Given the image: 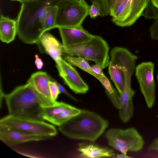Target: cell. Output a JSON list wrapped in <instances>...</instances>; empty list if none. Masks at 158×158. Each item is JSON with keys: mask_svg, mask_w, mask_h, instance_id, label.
Segmentation results:
<instances>
[{"mask_svg": "<svg viewBox=\"0 0 158 158\" xmlns=\"http://www.w3.org/2000/svg\"><path fill=\"white\" fill-rule=\"evenodd\" d=\"M4 98L9 114L40 120H44V107L54 106L58 102L44 99L30 82L16 87L10 93L4 94Z\"/></svg>", "mask_w": 158, "mask_h": 158, "instance_id": "1", "label": "cell"}, {"mask_svg": "<svg viewBox=\"0 0 158 158\" xmlns=\"http://www.w3.org/2000/svg\"><path fill=\"white\" fill-rule=\"evenodd\" d=\"M60 0H40L22 3L17 19V34L27 44L39 43L44 33V19L48 9Z\"/></svg>", "mask_w": 158, "mask_h": 158, "instance_id": "2", "label": "cell"}, {"mask_svg": "<svg viewBox=\"0 0 158 158\" xmlns=\"http://www.w3.org/2000/svg\"><path fill=\"white\" fill-rule=\"evenodd\" d=\"M108 120L98 114L86 110L59 126L58 129L70 139L94 142L108 127Z\"/></svg>", "mask_w": 158, "mask_h": 158, "instance_id": "3", "label": "cell"}, {"mask_svg": "<svg viewBox=\"0 0 158 158\" xmlns=\"http://www.w3.org/2000/svg\"><path fill=\"white\" fill-rule=\"evenodd\" d=\"M109 46L101 36L94 35L89 41L81 44L63 47L62 55L80 57L94 61L102 69L108 66L109 56Z\"/></svg>", "mask_w": 158, "mask_h": 158, "instance_id": "4", "label": "cell"}, {"mask_svg": "<svg viewBox=\"0 0 158 158\" xmlns=\"http://www.w3.org/2000/svg\"><path fill=\"white\" fill-rule=\"evenodd\" d=\"M56 5L58 10L55 28L81 25L89 15V6L84 0H60Z\"/></svg>", "mask_w": 158, "mask_h": 158, "instance_id": "5", "label": "cell"}, {"mask_svg": "<svg viewBox=\"0 0 158 158\" xmlns=\"http://www.w3.org/2000/svg\"><path fill=\"white\" fill-rule=\"evenodd\" d=\"M105 136L110 146L125 154L128 151L141 150L144 144L142 137L133 127L126 129L111 128L106 131Z\"/></svg>", "mask_w": 158, "mask_h": 158, "instance_id": "6", "label": "cell"}, {"mask_svg": "<svg viewBox=\"0 0 158 158\" xmlns=\"http://www.w3.org/2000/svg\"><path fill=\"white\" fill-rule=\"evenodd\" d=\"M0 126L51 137L57 134L54 126L44 120L18 117L10 114L0 119Z\"/></svg>", "mask_w": 158, "mask_h": 158, "instance_id": "7", "label": "cell"}, {"mask_svg": "<svg viewBox=\"0 0 158 158\" xmlns=\"http://www.w3.org/2000/svg\"><path fill=\"white\" fill-rule=\"evenodd\" d=\"M154 68L152 62H143L138 65L135 68V76L141 92L149 108L152 107L155 101Z\"/></svg>", "mask_w": 158, "mask_h": 158, "instance_id": "8", "label": "cell"}, {"mask_svg": "<svg viewBox=\"0 0 158 158\" xmlns=\"http://www.w3.org/2000/svg\"><path fill=\"white\" fill-rule=\"evenodd\" d=\"M150 0H127L122 5L123 9L111 20L116 25L122 27L130 26L142 15Z\"/></svg>", "mask_w": 158, "mask_h": 158, "instance_id": "9", "label": "cell"}, {"mask_svg": "<svg viewBox=\"0 0 158 158\" xmlns=\"http://www.w3.org/2000/svg\"><path fill=\"white\" fill-rule=\"evenodd\" d=\"M50 136L33 134L21 130L0 126V139L8 146L51 138Z\"/></svg>", "mask_w": 158, "mask_h": 158, "instance_id": "10", "label": "cell"}, {"mask_svg": "<svg viewBox=\"0 0 158 158\" xmlns=\"http://www.w3.org/2000/svg\"><path fill=\"white\" fill-rule=\"evenodd\" d=\"M61 66L62 71L59 73L65 84L76 94L86 93L89 90V87L76 69L63 59L61 60Z\"/></svg>", "mask_w": 158, "mask_h": 158, "instance_id": "11", "label": "cell"}, {"mask_svg": "<svg viewBox=\"0 0 158 158\" xmlns=\"http://www.w3.org/2000/svg\"><path fill=\"white\" fill-rule=\"evenodd\" d=\"M63 47L81 44L90 40L93 35L84 29L81 25L70 27L58 28Z\"/></svg>", "mask_w": 158, "mask_h": 158, "instance_id": "12", "label": "cell"}, {"mask_svg": "<svg viewBox=\"0 0 158 158\" xmlns=\"http://www.w3.org/2000/svg\"><path fill=\"white\" fill-rule=\"evenodd\" d=\"M39 43H41L45 52L56 62L59 73L61 72L62 71L61 66L62 44L51 34L47 31L41 35Z\"/></svg>", "mask_w": 158, "mask_h": 158, "instance_id": "13", "label": "cell"}, {"mask_svg": "<svg viewBox=\"0 0 158 158\" xmlns=\"http://www.w3.org/2000/svg\"><path fill=\"white\" fill-rule=\"evenodd\" d=\"M50 76L44 72L38 71L32 74L27 82L31 83L37 93L44 99L54 102L51 97L49 81Z\"/></svg>", "mask_w": 158, "mask_h": 158, "instance_id": "14", "label": "cell"}, {"mask_svg": "<svg viewBox=\"0 0 158 158\" xmlns=\"http://www.w3.org/2000/svg\"><path fill=\"white\" fill-rule=\"evenodd\" d=\"M78 151L80 152L79 156L81 158L113 157L115 155L113 149L93 143H80Z\"/></svg>", "mask_w": 158, "mask_h": 158, "instance_id": "15", "label": "cell"}, {"mask_svg": "<svg viewBox=\"0 0 158 158\" xmlns=\"http://www.w3.org/2000/svg\"><path fill=\"white\" fill-rule=\"evenodd\" d=\"M64 59L71 65L78 67L96 78L100 81L106 90L109 92L112 90L113 86L107 78L105 75L101 76L95 73L87 60L80 57L68 56H65Z\"/></svg>", "mask_w": 158, "mask_h": 158, "instance_id": "16", "label": "cell"}, {"mask_svg": "<svg viewBox=\"0 0 158 158\" xmlns=\"http://www.w3.org/2000/svg\"><path fill=\"white\" fill-rule=\"evenodd\" d=\"M17 34L16 20L1 15L0 19V38L4 43H9L13 41Z\"/></svg>", "mask_w": 158, "mask_h": 158, "instance_id": "17", "label": "cell"}, {"mask_svg": "<svg viewBox=\"0 0 158 158\" xmlns=\"http://www.w3.org/2000/svg\"><path fill=\"white\" fill-rule=\"evenodd\" d=\"M125 67L122 65L111 60L110 61L109 74L120 94L123 92L125 87Z\"/></svg>", "mask_w": 158, "mask_h": 158, "instance_id": "18", "label": "cell"}, {"mask_svg": "<svg viewBox=\"0 0 158 158\" xmlns=\"http://www.w3.org/2000/svg\"><path fill=\"white\" fill-rule=\"evenodd\" d=\"M81 111V110L73 106L47 118L46 120L59 127L79 114Z\"/></svg>", "mask_w": 158, "mask_h": 158, "instance_id": "19", "label": "cell"}, {"mask_svg": "<svg viewBox=\"0 0 158 158\" xmlns=\"http://www.w3.org/2000/svg\"><path fill=\"white\" fill-rule=\"evenodd\" d=\"M72 106L61 102H58L56 105L48 107H44L43 112V120H46L61 112L71 108Z\"/></svg>", "mask_w": 158, "mask_h": 158, "instance_id": "20", "label": "cell"}, {"mask_svg": "<svg viewBox=\"0 0 158 158\" xmlns=\"http://www.w3.org/2000/svg\"><path fill=\"white\" fill-rule=\"evenodd\" d=\"M57 10L55 5L51 6L47 11L44 19V33L55 28Z\"/></svg>", "mask_w": 158, "mask_h": 158, "instance_id": "21", "label": "cell"}, {"mask_svg": "<svg viewBox=\"0 0 158 158\" xmlns=\"http://www.w3.org/2000/svg\"><path fill=\"white\" fill-rule=\"evenodd\" d=\"M118 110L119 116L122 121L124 123L128 122L133 115V105L132 100L120 106Z\"/></svg>", "mask_w": 158, "mask_h": 158, "instance_id": "22", "label": "cell"}, {"mask_svg": "<svg viewBox=\"0 0 158 158\" xmlns=\"http://www.w3.org/2000/svg\"><path fill=\"white\" fill-rule=\"evenodd\" d=\"M135 94V91L131 87V84H125L124 90L120 94L119 107L132 100Z\"/></svg>", "mask_w": 158, "mask_h": 158, "instance_id": "23", "label": "cell"}, {"mask_svg": "<svg viewBox=\"0 0 158 158\" xmlns=\"http://www.w3.org/2000/svg\"><path fill=\"white\" fill-rule=\"evenodd\" d=\"M142 15L147 19L158 20V8L155 6L150 0L147 5Z\"/></svg>", "mask_w": 158, "mask_h": 158, "instance_id": "24", "label": "cell"}, {"mask_svg": "<svg viewBox=\"0 0 158 158\" xmlns=\"http://www.w3.org/2000/svg\"><path fill=\"white\" fill-rule=\"evenodd\" d=\"M91 1L92 2H96L99 5L100 8V16L103 17L110 15V0H91Z\"/></svg>", "mask_w": 158, "mask_h": 158, "instance_id": "25", "label": "cell"}, {"mask_svg": "<svg viewBox=\"0 0 158 158\" xmlns=\"http://www.w3.org/2000/svg\"><path fill=\"white\" fill-rule=\"evenodd\" d=\"M106 94L113 105L117 109L120 105V94L114 88V91L111 93L106 91Z\"/></svg>", "mask_w": 158, "mask_h": 158, "instance_id": "26", "label": "cell"}, {"mask_svg": "<svg viewBox=\"0 0 158 158\" xmlns=\"http://www.w3.org/2000/svg\"><path fill=\"white\" fill-rule=\"evenodd\" d=\"M49 86L51 97L53 101H56L58 95L61 93L59 89L55 82L51 80L49 81Z\"/></svg>", "mask_w": 158, "mask_h": 158, "instance_id": "27", "label": "cell"}, {"mask_svg": "<svg viewBox=\"0 0 158 158\" xmlns=\"http://www.w3.org/2000/svg\"><path fill=\"white\" fill-rule=\"evenodd\" d=\"M89 6L88 14L91 18L94 19L100 15V8L99 5L96 2H93Z\"/></svg>", "mask_w": 158, "mask_h": 158, "instance_id": "28", "label": "cell"}, {"mask_svg": "<svg viewBox=\"0 0 158 158\" xmlns=\"http://www.w3.org/2000/svg\"><path fill=\"white\" fill-rule=\"evenodd\" d=\"M127 0H110V15L112 16L118 8Z\"/></svg>", "mask_w": 158, "mask_h": 158, "instance_id": "29", "label": "cell"}, {"mask_svg": "<svg viewBox=\"0 0 158 158\" xmlns=\"http://www.w3.org/2000/svg\"><path fill=\"white\" fill-rule=\"evenodd\" d=\"M151 39L158 40V20H156L150 28Z\"/></svg>", "mask_w": 158, "mask_h": 158, "instance_id": "30", "label": "cell"}, {"mask_svg": "<svg viewBox=\"0 0 158 158\" xmlns=\"http://www.w3.org/2000/svg\"><path fill=\"white\" fill-rule=\"evenodd\" d=\"M50 79L51 80H52L55 82L59 89L61 93H63L75 101L76 102H78L77 99L69 94L61 84L50 77Z\"/></svg>", "mask_w": 158, "mask_h": 158, "instance_id": "31", "label": "cell"}, {"mask_svg": "<svg viewBox=\"0 0 158 158\" xmlns=\"http://www.w3.org/2000/svg\"><path fill=\"white\" fill-rule=\"evenodd\" d=\"M91 68L97 74L101 76L104 75L102 70V69L98 64L96 63L95 64L92 65Z\"/></svg>", "mask_w": 158, "mask_h": 158, "instance_id": "32", "label": "cell"}, {"mask_svg": "<svg viewBox=\"0 0 158 158\" xmlns=\"http://www.w3.org/2000/svg\"><path fill=\"white\" fill-rule=\"evenodd\" d=\"M149 151H158V138L155 139L148 148Z\"/></svg>", "mask_w": 158, "mask_h": 158, "instance_id": "33", "label": "cell"}, {"mask_svg": "<svg viewBox=\"0 0 158 158\" xmlns=\"http://www.w3.org/2000/svg\"><path fill=\"white\" fill-rule=\"evenodd\" d=\"M35 63L36 66L38 69H41L43 66V63L42 60L39 57L38 55H35Z\"/></svg>", "mask_w": 158, "mask_h": 158, "instance_id": "34", "label": "cell"}, {"mask_svg": "<svg viewBox=\"0 0 158 158\" xmlns=\"http://www.w3.org/2000/svg\"><path fill=\"white\" fill-rule=\"evenodd\" d=\"M113 157L116 158H130L132 157L127 156V154L122 153L121 154H116Z\"/></svg>", "mask_w": 158, "mask_h": 158, "instance_id": "35", "label": "cell"}, {"mask_svg": "<svg viewBox=\"0 0 158 158\" xmlns=\"http://www.w3.org/2000/svg\"><path fill=\"white\" fill-rule=\"evenodd\" d=\"M12 1H16L20 2L21 3L32 2L40 0H11Z\"/></svg>", "mask_w": 158, "mask_h": 158, "instance_id": "36", "label": "cell"}, {"mask_svg": "<svg viewBox=\"0 0 158 158\" xmlns=\"http://www.w3.org/2000/svg\"><path fill=\"white\" fill-rule=\"evenodd\" d=\"M152 4L158 8V0H151Z\"/></svg>", "mask_w": 158, "mask_h": 158, "instance_id": "37", "label": "cell"}, {"mask_svg": "<svg viewBox=\"0 0 158 158\" xmlns=\"http://www.w3.org/2000/svg\"><path fill=\"white\" fill-rule=\"evenodd\" d=\"M157 80H158V73L157 76Z\"/></svg>", "mask_w": 158, "mask_h": 158, "instance_id": "38", "label": "cell"}]
</instances>
